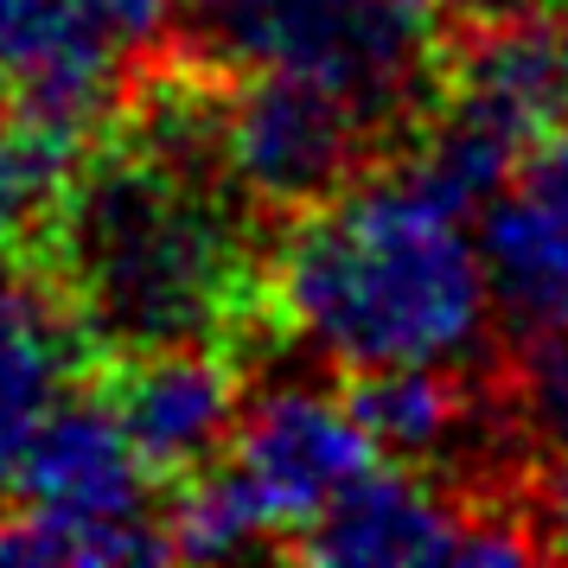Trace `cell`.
Instances as JSON below:
<instances>
[{"mask_svg": "<svg viewBox=\"0 0 568 568\" xmlns=\"http://www.w3.org/2000/svg\"><path fill=\"white\" fill-rule=\"evenodd\" d=\"M166 537H173V556H192V562H243V556L287 549L275 517L262 511L256 491L224 460L192 473V486L180 491V505L166 517Z\"/></svg>", "mask_w": 568, "mask_h": 568, "instance_id": "14", "label": "cell"}, {"mask_svg": "<svg viewBox=\"0 0 568 568\" xmlns=\"http://www.w3.org/2000/svg\"><path fill=\"white\" fill-rule=\"evenodd\" d=\"M97 345L78 326L71 301L45 275H20L0 262V486L20 473L32 435L78 389V371Z\"/></svg>", "mask_w": 568, "mask_h": 568, "instance_id": "11", "label": "cell"}, {"mask_svg": "<svg viewBox=\"0 0 568 568\" xmlns=\"http://www.w3.org/2000/svg\"><path fill=\"white\" fill-rule=\"evenodd\" d=\"M78 141L39 122L7 115L0 122V262H20L27 243H45L58 199L78 173Z\"/></svg>", "mask_w": 568, "mask_h": 568, "instance_id": "13", "label": "cell"}, {"mask_svg": "<svg viewBox=\"0 0 568 568\" xmlns=\"http://www.w3.org/2000/svg\"><path fill=\"white\" fill-rule=\"evenodd\" d=\"M440 20L454 27H505V20H530V13H549V0H435Z\"/></svg>", "mask_w": 568, "mask_h": 568, "instance_id": "18", "label": "cell"}, {"mask_svg": "<svg viewBox=\"0 0 568 568\" xmlns=\"http://www.w3.org/2000/svg\"><path fill=\"white\" fill-rule=\"evenodd\" d=\"M524 185L537 192L542 205H556L568 217V115L542 134V148L530 154V166H524Z\"/></svg>", "mask_w": 568, "mask_h": 568, "instance_id": "17", "label": "cell"}, {"mask_svg": "<svg viewBox=\"0 0 568 568\" xmlns=\"http://www.w3.org/2000/svg\"><path fill=\"white\" fill-rule=\"evenodd\" d=\"M377 454L384 447L358 415V396H338L307 371H275L268 384L250 389L224 466L256 491L275 530L301 542L313 517L377 466Z\"/></svg>", "mask_w": 568, "mask_h": 568, "instance_id": "9", "label": "cell"}, {"mask_svg": "<svg viewBox=\"0 0 568 568\" xmlns=\"http://www.w3.org/2000/svg\"><path fill=\"white\" fill-rule=\"evenodd\" d=\"M129 134L78 166L45 231L52 282L97 352L231 345L268 301L262 211L217 154V78L134 97Z\"/></svg>", "mask_w": 568, "mask_h": 568, "instance_id": "1", "label": "cell"}, {"mask_svg": "<svg viewBox=\"0 0 568 568\" xmlns=\"http://www.w3.org/2000/svg\"><path fill=\"white\" fill-rule=\"evenodd\" d=\"M440 27L435 0H180V39L199 71L333 83L389 129L435 97Z\"/></svg>", "mask_w": 568, "mask_h": 568, "instance_id": "3", "label": "cell"}, {"mask_svg": "<svg viewBox=\"0 0 568 568\" xmlns=\"http://www.w3.org/2000/svg\"><path fill=\"white\" fill-rule=\"evenodd\" d=\"M268 313L287 345L352 377L479 364L498 326L479 205L415 154L371 166L326 205L287 217L268 256Z\"/></svg>", "mask_w": 568, "mask_h": 568, "instance_id": "2", "label": "cell"}, {"mask_svg": "<svg viewBox=\"0 0 568 568\" xmlns=\"http://www.w3.org/2000/svg\"><path fill=\"white\" fill-rule=\"evenodd\" d=\"M389 122L313 78H217V154L262 217H301L377 166Z\"/></svg>", "mask_w": 568, "mask_h": 568, "instance_id": "7", "label": "cell"}, {"mask_svg": "<svg viewBox=\"0 0 568 568\" xmlns=\"http://www.w3.org/2000/svg\"><path fill=\"white\" fill-rule=\"evenodd\" d=\"M154 466L141 460L109 396L71 389L32 435L13 486L20 517H0V562H154L173 556L166 517L148 505Z\"/></svg>", "mask_w": 568, "mask_h": 568, "instance_id": "4", "label": "cell"}, {"mask_svg": "<svg viewBox=\"0 0 568 568\" xmlns=\"http://www.w3.org/2000/svg\"><path fill=\"white\" fill-rule=\"evenodd\" d=\"M568 115V27L542 13L473 27L466 45L440 64V83L422 109L409 154L440 173L466 205L498 199L524 180L542 134Z\"/></svg>", "mask_w": 568, "mask_h": 568, "instance_id": "5", "label": "cell"}, {"mask_svg": "<svg viewBox=\"0 0 568 568\" xmlns=\"http://www.w3.org/2000/svg\"><path fill=\"white\" fill-rule=\"evenodd\" d=\"M479 256H486L491 320L511 345L568 333V217L542 205L530 185H505L479 205Z\"/></svg>", "mask_w": 568, "mask_h": 568, "instance_id": "12", "label": "cell"}, {"mask_svg": "<svg viewBox=\"0 0 568 568\" xmlns=\"http://www.w3.org/2000/svg\"><path fill=\"white\" fill-rule=\"evenodd\" d=\"M313 562L338 568H447V562H530L542 556L530 517L479 511L466 505V486L422 473V466H371L364 479L338 491L326 511L294 542Z\"/></svg>", "mask_w": 568, "mask_h": 568, "instance_id": "8", "label": "cell"}, {"mask_svg": "<svg viewBox=\"0 0 568 568\" xmlns=\"http://www.w3.org/2000/svg\"><path fill=\"white\" fill-rule=\"evenodd\" d=\"M243 371L224 345H154L115 358L109 409L122 415L141 460L166 479H192L231 454L243 422Z\"/></svg>", "mask_w": 568, "mask_h": 568, "instance_id": "10", "label": "cell"}, {"mask_svg": "<svg viewBox=\"0 0 568 568\" xmlns=\"http://www.w3.org/2000/svg\"><path fill=\"white\" fill-rule=\"evenodd\" d=\"M166 32L180 0H0V109L83 141L129 109Z\"/></svg>", "mask_w": 568, "mask_h": 568, "instance_id": "6", "label": "cell"}, {"mask_svg": "<svg viewBox=\"0 0 568 568\" xmlns=\"http://www.w3.org/2000/svg\"><path fill=\"white\" fill-rule=\"evenodd\" d=\"M505 396L517 409V428L542 454H568V333L517 345V364L505 371Z\"/></svg>", "mask_w": 568, "mask_h": 568, "instance_id": "15", "label": "cell"}, {"mask_svg": "<svg viewBox=\"0 0 568 568\" xmlns=\"http://www.w3.org/2000/svg\"><path fill=\"white\" fill-rule=\"evenodd\" d=\"M530 530L542 556H568V454H549L530 486Z\"/></svg>", "mask_w": 568, "mask_h": 568, "instance_id": "16", "label": "cell"}]
</instances>
